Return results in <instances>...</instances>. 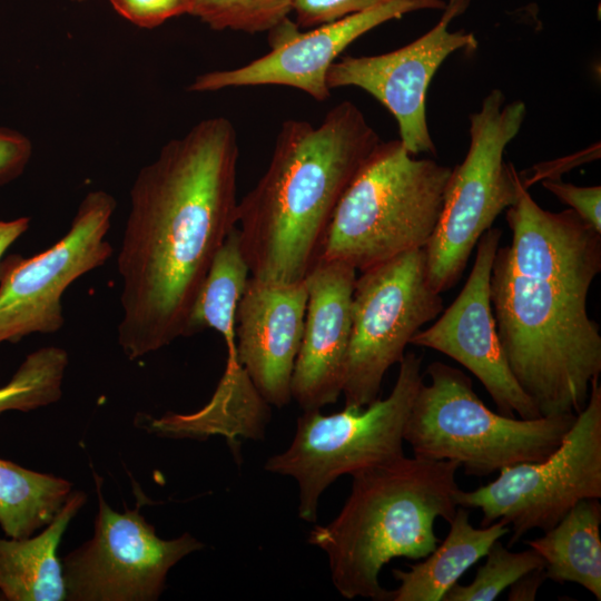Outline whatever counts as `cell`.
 I'll return each mask as SVG.
<instances>
[{
	"instance_id": "obj_1",
	"label": "cell",
	"mask_w": 601,
	"mask_h": 601,
	"mask_svg": "<svg viewBox=\"0 0 601 601\" xmlns=\"http://www.w3.org/2000/svg\"><path fill=\"white\" fill-rule=\"evenodd\" d=\"M239 147L226 117L203 119L138 171L117 255L120 348L135 361L184 337L191 306L237 226Z\"/></svg>"
},
{
	"instance_id": "obj_2",
	"label": "cell",
	"mask_w": 601,
	"mask_h": 601,
	"mask_svg": "<svg viewBox=\"0 0 601 601\" xmlns=\"http://www.w3.org/2000/svg\"><path fill=\"white\" fill-rule=\"evenodd\" d=\"M380 141L348 100L317 126L299 119L282 124L267 169L237 205L253 277L282 283L307 277L342 196Z\"/></svg>"
},
{
	"instance_id": "obj_3",
	"label": "cell",
	"mask_w": 601,
	"mask_h": 601,
	"mask_svg": "<svg viewBox=\"0 0 601 601\" xmlns=\"http://www.w3.org/2000/svg\"><path fill=\"white\" fill-rule=\"evenodd\" d=\"M452 461L414 456L352 474L349 495L328 523L315 525L308 543L327 558L334 588L345 599L390 600L380 573L394 558L421 560L440 543L434 531L457 509Z\"/></svg>"
},
{
	"instance_id": "obj_4",
	"label": "cell",
	"mask_w": 601,
	"mask_h": 601,
	"mask_svg": "<svg viewBox=\"0 0 601 601\" xmlns=\"http://www.w3.org/2000/svg\"><path fill=\"white\" fill-rule=\"evenodd\" d=\"M590 286L513 272L496 250L490 297L509 367L542 416L578 414L601 373V335Z\"/></svg>"
},
{
	"instance_id": "obj_5",
	"label": "cell",
	"mask_w": 601,
	"mask_h": 601,
	"mask_svg": "<svg viewBox=\"0 0 601 601\" xmlns=\"http://www.w3.org/2000/svg\"><path fill=\"white\" fill-rule=\"evenodd\" d=\"M452 168L415 158L400 139L380 141L342 196L317 262L358 272L424 248L439 221Z\"/></svg>"
},
{
	"instance_id": "obj_6",
	"label": "cell",
	"mask_w": 601,
	"mask_h": 601,
	"mask_svg": "<svg viewBox=\"0 0 601 601\" xmlns=\"http://www.w3.org/2000/svg\"><path fill=\"white\" fill-rule=\"evenodd\" d=\"M412 405L405 430L414 456L452 461L467 475L486 476L502 467L549 456L577 414L525 420L490 410L471 378L443 362H432Z\"/></svg>"
},
{
	"instance_id": "obj_7",
	"label": "cell",
	"mask_w": 601,
	"mask_h": 601,
	"mask_svg": "<svg viewBox=\"0 0 601 601\" xmlns=\"http://www.w3.org/2000/svg\"><path fill=\"white\" fill-rule=\"evenodd\" d=\"M422 357L411 352L400 362L385 398L333 414L304 411L290 444L269 456L264 469L289 476L298 487V516L314 523L324 491L342 475L404 456L405 425L423 382Z\"/></svg>"
},
{
	"instance_id": "obj_8",
	"label": "cell",
	"mask_w": 601,
	"mask_h": 601,
	"mask_svg": "<svg viewBox=\"0 0 601 601\" xmlns=\"http://www.w3.org/2000/svg\"><path fill=\"white\" fill-rule=\"evenodd\" d=\"M525 115L523 101L506 102L493 89L470 116L466 156L451 170L439 221L424 246L427 282L440 294L456 285L480 237L516 199L521 177L504 161V151Z\"/></svg>"
},
{
	"instance_id": "obj_9",
	"label": "cell",
	"mask_w": 601,
	"mask_h": 601,
	"mask_svg": "<svg viewBox=\"0 0 601 601\" xmlns=\"http://www.w3.org/2000/svg\"><path fill=\"white\" fill-rule=\"evenodd\" d=\"M601 499V385L592 380L584 408L544 460L505 466L486 485L459 489V506L479 509L481 526L512 525L508 548L531 530L553 528L578 502Z\"/></svg>"
},
{
	"instance_id": "obj_10",
	"label": "cell",
	"mask_w": 601,
	"mask_h": 601,
	"mask_svg": "<svg viewBox=\"0 0 601 601\" xmlns=\"http://www.w3.org/2000/svg\"><path fill=\"white\" fill-rule=\"evenodd\" d=\"M359 273L342 393L345 406L357 408L378 398L386 372L403 359L411 338L443 311L441 294L427 282L424 248Z\"/></svg>"
},
{
	"instance_id": "obj_11",
	"label": "cell",
	"mask_w": 601,
	"mask_h": 601,
	"mask_svg": "<svg viewBox=\"0 0 601 601\" xmlns=\"http://www.w3.org/2000/svg\"><path fill=\"white\" fill-rule=\"evenodd\" d=\"M115 197L91 190L78 206L68 231L31 256L8 255L0 263V345L31 334H53L65 324L62 295L79 277L112 255L107 239Z\"/></svg>"
},
{
	"instance_id": "obj_12",
	"label": "cell",
	"mask_w": 601,
	"mask_h": 601,
	"mask_svg": "<svg viewBox=\"0 0 601 601\" xmlns=\"http://www.w3.org/2000/svg\"><path fill=\"white\" fill-rule=\"evenodd\" d=\"M95 479L99 508L93 536L61 561L66 600H157L169 570L204 544L189 533L160 539L138 506L116 512L104 500L101 480Z\"/></svg>"
},
{
	"instance_id": "obj_13",
	"label": "cell",
	"mask_w": 601,
	"mask_h": 601,
	"mask_svg": "<svg viewBox=\"0 0 601 601\" xmlns=\"http://www.w3.org/2000/svg\"><path fill=\"white\" fill-rule=\"evenodd\" d=\"M471 0H447L439 22L414 41L390 52L373 56H341L328 69L332 90L357 87L378 100L394 116L400 140L414 156L436 154L426 118L430 83L441 65L456 51H473L477 39L450 23Z\"/></svg>"
},
{
	"instance_id": "obj_14",
	"label": "cell",
	"mask_w": 601,
	"mask_h": 601,
	"mask_svg": "<svg viewBox=\"0 0 601 601\" xmlns=\"http://www.w3.org/2000/svg\"><path fill=\"white\" fill-rule=\"evenodd\" d=\"M444 0H383L339 20L308 31L286 19L269 31L270 51L233 69L214 70L195 78L193 92H210L249 86H286L316 101L331 96L326 83L329 67L343 51L370 30L404 14L424 9H444Z\"/></svg>"
},
{
	"instance_id": "obj_15",
	"label": "cell",
	"mask_w": 601,
	"mask_h": 601,
	"mask_svg": "<svg viewBox=\"0 0 601 601\" xmlns=\"http://www.w3.org/2000/svg\"><path fill=\"white\" fill-rule=\"evenodd\" d=\"M502 230L489 228L479 239L472 270L457 297L428 328L410 344L453 358L483 384L497 412L525 420L541 415L521 388L504 356L490 297V277Z\"/></svg>"
},
{
	"instance_id": "obj_16",
	"label": "cell",
	"mask_w": 601,
	"mask_h": 601,
	"mask_svg": "<svg viewBox=\"0 0 601 601\" xmlns=\"http://www.w3.org/2000/svg\"><path fill=\"white\" fill-rule=\"evenodd\" d=\"M306 304V278L282 283L252 276L236 308V358L262 397L276 407L292 401Z\"/></svg>"
},
{
	"instance_id": "obj_17",
	"label": "cell",
	"mask_w": 601,
	"mask_h": 601,
	"mask_svg": "<svg viewBox=\"0 0 601 601\" xmlns=\"http://www.w3.org/2000/svg\"><path fill=\"white\" fill-rule=\"evenodd\" d=\"M356 272L319 260L306 277L304 331L290 381L292 400L303 412L334 404L343 393Z\"/></svg>"
},
{
	"instance_id": "obj_18",
	"label": "cell",
	"mask_w": 601,
	"mask_h": 601,
	"mask_svg": "<svg viewBox=\"0 0 601 601\" xmlns=\"http://www.w3.org/2000/svg\"><path fill=\"white\" fill-rule=\"evenodd\" d=\"M86 502L85 493L71 492L55 519L37 535L0 538V601L66 600L61 538Z\"/></svg>"
},
{
	"instance_id": "obj_19",
	"label": "cell",
	"mask_w": 601,
	"mask_h": 601,
	"mask_svg": "<svg viewBox=\"0 0 601 601\" xmlns=\"http://www.w3.org/2000/svg\"><path fill=\"white\" fill-rule=\"evenodd\" d=\"M469 515V509L457 506L445 540L424 561L410 564L406 571H392L400 584L390 592L391 601H443L461 577L486 555L492 543L511 532L501 520L474 528Z\"/></svg>"
},
{
	"instance_id": "obj_20",
	"label": "cell",
	"mask_w": 601,
	"mask_h": 601,
	"mask_svg": "<svg viewBox=\"0 0 601 601\" xmlns=\"http://www.w3.org/2000/svg\"><path fill=\"white\" fill-rule=\"evenodd\" d=\"M600 524L599 499L582 500L544 535L525 543L542 556L546 579L580 584L600 601Z\"/></svg>"
},
{
	"instance_id": "obj_21",
	"label": "cell",
	"mask_w": 601,
	"mask_h": 601,
	"mask_svg": "<svg viewBox=\"0 0 601 601\" xmlns=\"http://www.w3.org/2000/svg\"><path fill=\"white\" fill-rule=\"evenodd\" d=\"M268 407L231 349L224 376L206 406L191 414L169 413L151 420L149 430L166 437L205 439L226 433V426L236 423L247 421L263 425L268 417Z\"/></svg>"
},
{
	"instance_id": "obj_22",
	"label": "cell",
	"mask_w": 601,
	"mask_h": 601,
	"mask_svg": "<svg viewBox=\"0 0 601 601\" xmlns=\"http://www.w3.org/2000/svg\"><path fill=\"white\" fill-rule=\"evenodd\" d=\"M250 275L237 226L216 253L203 280L185 327L184 337L214 329L235 348V313Z\"/></svg>"
},
{
	"instance_id": "obj_23",
	"label": "cell",
	"mask_w": 601,
	"mask_h": 601,
	"mask_svg": "<svg viewBox=\"0 0 601 601\" xmlns=\"http://www.w3.org/2000/svg\"><path fill=\"white\" fill-rule=\"evenodd\" d=\"M70 494L69 481L0 459V528L8 538H28L47 526Z\"/></svg>"
},
{
	"instance_id": "obj_24",
	"label": "cell",
	"mask_w": 601,
	"mask_h": 601,
	"mask_svg": "<svg viewBox=\"0 0 601 601\" xmlns=\"http://www.w3.org/2000/svg\"><path fill=\"white\" fill-rule=\"evenodd\" d=\"M68 363V353L58 346L28 354L10 381L0 387V414L29 412L57 402Z\"/></svg>"
},
{
	"instance_id": "obj_25",
	"label": "cell",
	"mask_w": 601,
	"mask_h": 601,
	"mask_svg": "<svg viewBox=\"0 0 601 601\" xmlns=\"http://www.w3.org/2000/svg\"><path fill=\"white\" fill-rule=\"evenodd\" d=\"M486 561L466 585L455 583L443 601H493L523 574L544 568L542 556L533 549L510 551L500 540L490 546Z\"/></svg>"
},
{
	"instance_id": "obj_26",
	"label": "cell",
	"mask_w": 601,
	"mask_h": 601,
	"mask_svg": "<svg viewBox=\"0 0 601 601\" xmlns=\"http://www.w3.org/2000/svg\"><path fill=\"white\" fill-rule=\"evenodd\" d=\"M293 0H195L190 14L210 29L258 33L288 19Z\"/></svg>"
},
{
	"instance_id": "obj_27",
	"label": "cell",
	"mask_w": 601,
	"mask_h": 601,
	"mask_svg": "<svg viewBox=\"0 0 601 601\" xmlns=\"http://www.w3.org/2000/svg\"><path fill=\"white\" fill-rule=\"evenodd\" d=\"M115 11L137 27L152 29L170 18L190 14L195 0H109Z\"/></svg>"
},
{
	"instance_id": "obj_28",
	"label": "cell",
	"mask_w": 601,
	"mask_h": 601,
	"mask_svg": "<svg viewBox=\"0 0 601 601\" xmlns=\"http://www.w3.org/2000/svg\"><path fill=\"white\" fill-rule=\"evenodd\" d=\"M383 0H293L298 28H315L368 9Z\"/></svg>"
},
{
	"instance_id": "obj_29",
	"label": "cell",
	"mask_w": 601,
	"mask_h": 601,
	"mask_svg": "<svg viewBox=\"0 0 601 601\" xmlns=\"http://www.w3.org/2000/svg\"><path fill=\"white\" fill-rule=\"evenodd\" d=\"M542 186L601 233V186H577L558 179H545Z\"/></svg>"
},
{
	"instance_id": "obj_30",
	"label": "cell",
	"mask_w": 601,
	"mask_h": 601,
	"mask_svg": "<svg viewBox=\"0 0 601 601\" xmlns=\"http://www.w3.org/2000/svg\"><path fill=\"white\" fill-rule=\"evenodd\" d=\"M32 149V142L26 135L0 126V186L23 174L31 159Z\"/></svg>"
},
{
	"instance_id": "obj_31",
	"label": "cell",
	"mask_w": 601,
	"mask_h": 601,
	"mask_svg": "<svg viewBox=\"0 0 601 601\" xmlns=\"http://www.w3.org/2000/svg\"><path fill=\"white\" fill-rule=\"evenodd\" d=\"M546 580L544 568L532 570L515 582H513L509 588L508 600L509 601H533L535 600L536 593L543 582Z\"/></svg>"
},
{
	"instance_id": "obj_32",
	"label": "cell",
	"mask_w": 601,
	"mask_h": 601,
	"mask_svg": "<svg viewBox=\"0 0 601 601\" xmlns=\"http://www.w3.org/2000/svg\"><path fill=\"white\" fill-rule=\"evenodd\" d=\"M30 226V218L22 216L10 220L0 218V263L10 246L16 243Z\"/></svg>"
},
{
	"instance_id": "obj_33",
	"label": "cell",
	"mask_w": 601,
	"mask_h": 601,
	"mask_svg": "<svg viewBox=\"0 0 601 601\" xmlns=\"http://www.w3.org/2000/svg\"><path fill=\"white\" fill-rule=\"evenodd\" d=\"M68 1L73 2V3H81V2H83L86 0H68Z\"/></svg>"
}]
</instances>
